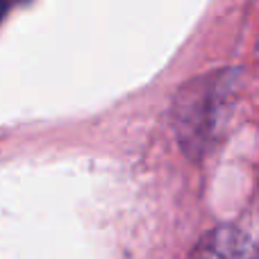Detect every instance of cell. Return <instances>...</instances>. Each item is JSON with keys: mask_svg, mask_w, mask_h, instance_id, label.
Here are the masks:
<instances>
[{"mask_svg": "<svg viewBox=\"0 0 259 259\" xmlns=\"http://www.w3.org/2000/svg\"><path fill=\"white\" fill-rule=\"evenodd\" d=\"M232 94V77L228 73H214L209 77H198L180 89L175 100V132L187 150H198L209 143L211 134L221 123Z\"/></svg>", "mask_w": 259, "mask_h": 259, "instance_id": "6da1fadb", "label": "cell"}, {"mask_svg": "<svg viewBox=\"0 0 259 259\" xmlns=\"http://www.w3.org/2000/svg\"><path fill=\"white\" fill-rule=\"evenodd\" d=\"M189 259H250V248L237 228L219 225L196 243Z\"/></svg>", "mask_w": 259, "mask_h": 259, "instance_id": "7a4b0ae2", "label": "cell"}]
</instances>
